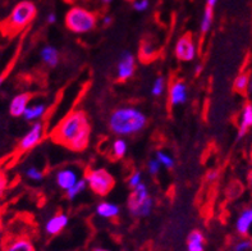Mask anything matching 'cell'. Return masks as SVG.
Segmentation results:
<instances>
[{"label":"cell","mask_w":252,"mask_h":251,"mask_svg":"<svg viewBox=\"0 0 252 251\" xmlns=\"http://www.w3.org/2000/svg\"><path fill=\"white\" fill-rule=\"evenodd\" d=\"M91 137V124L86 111L73 110L57 124L53 131V140L72 151L86 150Z\"/></svg>","instance_id":"obj_1"},{"label":"cell","mask_w":252,"mask_h":251,"mask_svg":"<svg viewBox=\"0 0 252 251\" xmlns=\"http://www.w3.org/2000/svg\"><path fill=\"white\" fill-rule=\"evenodd\" d=\"M108 126L109 130L117 136H133L146 128L147 115L134 107H121L112 111Z\"/></svg>","instance_id":"obj_2"},{"label":"cell","mask_w":252,"mask_h":251,"mask_svg":"<svg viewBox=\"0 0 252 251\" xmlns=\"http://www.w3.org/2000/svg\"><path fill=\"white\" fill-rule=\"evenodd\" d=\"M65 26L77 35L89 34L97 25V16L93 10L82 5H73L65 14Z\"/></svg>","instance_id":"obj_3"},{"label":"cell","mask_w":252,"mask_h":251,"mask_svg":"<svg viewBox=\"0 0 252 251\" xmlns=\"http://www.w3.org/2000/svg\"><path fill=\"white\" fill-rule=\"evenodd\" d=\"M154 205H155V201H154L153 196L150 195L147 184L144 183V182L134 190H132V192L128 196V212L134 218H146V216H149L153 213Z\"/></svg>","instance_id":"obj_4"},{"label":"cell","mask_w":252,"mask_h":251,"mask_svg":"<svg viewBox=\"0 0 252 251\" xmlns=\"http://www.w3.org/2000/svg\"><path fill=\"white\" fill-rule=\"evenodd\" d=\"M36 13H37V8L32 1L30 0L19 1L12 9L9 17L6 18L5 27L12 32L21 31L35 19Z\"/></svg>","instance_id":"obj_5"},{"label":"cell","mask_w":252,"mask_h":251,"mask_svg":"<svg viewBox=\"0 0 252 251\" xmlns=\"http://www.w3.org/2000/svg\"><path fill=\"white\" fill-rule=\"evenodd\" d=\"M85 179L87 187L99 196H106L110 194L115 186L114 176L105 168L90 169L85 176Z\"/></svg>","instance_id":"obj_6"},{"label":"cell","mask_w":252,"mask_h":251,"mask_svg":"<svg viewBox=\"0 0 252 251\" xmlns=\"http://www.w3.org/2000/svg\"><path fill=\"white\" fill-rule=\"evenodd\" d=\"M177 59L182 62H192L197 55V45L191 34H185L177 40L174 46Z\"/></svg>","instance_id":"obj_7"},{"label":"cell","mask_w":252,"mask_h":251,"mask_svg":"<svg viewBox=\"0 0 252 251\" xmlns=\"http://www.w3.org/2000/svg\"><path fill=\"white\" fill-rule=\"evenodd\" d=\"M42 137H44V123L41 121L32 123L30 130L22 136V139L18 143L19 151H30L33 147H36L38 143H41Z\"/></svg>","instance_id":"obj_8"},{"label":"cell","mask_w":252,"mask_h":251,"mask_svg":"<svg viewBox=\"0 0 252 251\" xmlns=\"http://www.w3.org/2000/svg\"><path fill=\"white\" fill-rule=\"evenodd\" d=\"M136 72V58L129 50L122 51L117 63V78L118 81H127L132 78Z\"/></svg>","instance_id":"obj_9"},{"label":"cell","mask_w":252,"mask_h":251,"mask_svg":"<svg viewBox=\"0 0 252 251\" xmlns=\"http://www.w3.org/2000/svg\"><path fill=\"white\" fill-rule=\"evenodd\" d=\"M55 183L61 190L67 192L69 188H72L77 182L80 181V173L78 171L72 167H65L62 168L55 173Z\"/></svg>","instance_id":"obj_10"},{"label":"cell","mask_w":252,"mask_h":251,"mask_svg":"<svg viewBox=\"0 0 252 251\" xmlns=\"http://www.w3.org/2000/svg\"><path fill=\"white\" fill-rule=\"evenodd\" d=\"M189 99V87L183 81L177 80L169 86L168 92V102L172 107L183 105Z\"/></svg>","instance_id":"obj_11"},{"label":"cell","mask_w":252,"mask_h":251,"mask_svg":"<svg viewBox=\"0 0 252 251\" xmlns=\"http://www.w3.org/2000/svg\"><path fill=\"white\" fill-rule=\"evenodd\" d=\"M69 224V216L65 213H57L51 215L46 223H45V233L49 236H57L64 229L67 228Z\"/></svg>","instance_id":"obj_12"},{"label":"cell","mask_w":252,"mask_h":251,"mask_svg":"<svg viewBox=\"0 0 252 251\" xmlns=\"http://www.w3.org/2000/svg\"><path fill=\"white\" fill-rule=\"evenodd\" d=\"M30 102H31V94L29 92H21V94L13 96L9 103L10 115L14 118L23 117L26 109L29 108Z\"/></svg>","instance_id":"obj_13"},{"label":"cell","mask_w":252,"mask_h":251,"mask_svg":"<svg viewBox=\"0 0 252 251\" xmlns=\"http://www.w3.org/2000/svg\"><path fill=\"white\" fill-rule=\"evenodd\" d=\"M252 228V208H247L238 215L236 220V231L238 235L247 236Z\"/></svg>","instance_id":"obj_14"},{"label":"cell","mask_w":252,"mask_h":251,"mask_svg":"<svg viewBox=\"0 0 252 251\" xmlns=\"http://www.w3.org/2000/svg\"><path fill=\"white\" fill-rule=\"evenodd\" d=\"M96 214L104 219H114L121 214V207L110 201H101L96 207Z\"/></svg>","instance_id":"obj_15"},{"label":"cell","mask_w":252,"mask_h":251,"mask_svg":"<svg viewBox=\"0 0 252 251\" xmlns=\"http://www.w3.org/2000/svg\"><path fill=\"white\" fill-rule=\"evenodd\" d=\"M48 110V107L44 103H36V104H30L29 108L26 109L25 114H23V119L31 123L35 122H40L41 118L44 117L45 113Z\"/></svg>","instance_id":"obj_16"},{"label":"cell","mask_w":252,"mask_h":251,"mask_svg":"<svg viewBox=\"0 0 252 251\" xmlns=\"http://www.w3.org/2000/svg\"><path fill=\"white\" fill-rule=\"evenodd\" d=\"M206 240L200 229H193L187 236V251H205Z\"/></svg>","instance_id":"obj_17"},{"label":"cell","mask_w":252,"mask_h":251,"mask_svg":"<svg viewBox=\"0 0 252 251\" xmlns=\"http://www.w3.org/2000/svg\"><path fill=\"white\" fill-rule=\"evenodd\" d=\"M40 58H41L42 63L46 64L48 67L54 68L59 63V51L55 46L45 45L44 48L40 50Z\"/></svg>","instance_id":"obj_18"},{"label":"cell","mask_w":252,"mask_h":251,"mask_svg":"<svg viewBox=\"0 0 252 251\" xmlns=\"http://www.w3.org/2000/svg\"><path fill=\"white\" fill-rule=\"evenodd\" d=\"M252 127V104L245 105L240 118V127H238V139L245 137V135L249 132L250 128Z\"/></svg>","instance_id":"obj_19"},{"label":"cell","mask_w":252,"mask_h":251,"mask_svg":"<svg viewBox=\"0 0 252 251\" xmlns=\"http://www.w3.org/2000/svg\"><path fill=\"white\" fill-rule=\"evenodd\" d=\"M4 251H36V249L31 240L26 237H16L6 244Z\"/></svg>","instance_id":"obj_20"},{"label":"cell","mask_w":252,"mask_h":251,"mask_svg":"<svg viewBox=\"0 0 252 251\" xmlns=\"http://www.w3.org/2000/svg\"><path fill=\"white\" fill-rule=\"evenodd\" d=\"M128 151V143L125 139H115L112 143V154L114 159H122L125 158Z\"/></svg>","instance_id":"obj_21"},{"label":"cell","mask_w":252,"mask_h":251,"mask_svg":"<svg viewBox=\"0 0 252 251\" xmlns=\"http://www.w3.org/2000/svg\"><path fill=\"white\" fill-rule=\"evenodd\" d=\"M213 22H214V9L206 6L204 10V14H202L201 22H200V32H201L202 35L210 31Z\"/></svg>","instance_id":"obj_22"},{"label":"cell","mask_w":252,"mask_h":251,"mask_svg":"<svg viewBox=\"0 0 252 251\" xmlns=\"http://www.w3.org/2000/svg\"><path fill=\"white\" fill-rule=\"evenodd\" d=\"M86 188H89L87 187L86 179H85V178H80V181L77 182L73 187L69 188V190H68L65 194H67V197L69 199V200H74V199L80 196L82 192H85V191H86Z\"/></svg>","instance_id":"obj_23"},{"label":"cell","mask_w":252,"mask_h":251,"mask_svg":"<svg viewBox=\"0 0 252 251\" xmlns=\"http://www.w3.org/2000/svg\"><path fill=\"white\" fill-rule=\"evenodd\" d=\"M155 159L160 163V166L166 169H172L174 167V158L166 151H163V150L157 151V158Z\"/></svg>","instance_id":"obj_24"},{"label":"cell","mask_w":252,"mask_h":251,"mask_svg":"<svg viewBox=\"0 0 252 251\" xmlns=\"http://www.w3.org/2000/svg\"><path fill=\"white\" fill-rule=\"evenodd\" d=\"M166 89V81L164 77H157L155 81L153 82V86H151V95L155 96V98H159L165 92Z\"/></svg>","instance_id":"obj_25"},{"label":"cell","mask_w":252,"mask_h":251,"mask_svg":"<svg viewBox=\"0 0 252 251\" xmlns=\"http://www.w3.org/2000/svg\"><path fill=\"white\" fill-rule=\"evenodd\" d=\"M250 87V76L247 73H241L234 80V90L238 92H245Z\"/></svg>","instance_id":"obj_26"},{"label":"cell","mask_w":252,"mask_h":251,"mask_svg":"<svg viewBox=\"0 0 252 251\" xmlns=\"http://www.w3.org/2000/svg\"><path fill=\"white\" fill-rule=\"evenodd\" d=\"M25 175H26V177L33 182H40L44 179V172L40 171V169L35 166L27 167L25 171Z\"/></svg>","instance_id":"obj_27"},{"label":"cell","mask_w":252,"mask_h":251,"mask_svg":"<svg viewBox=\"0 0 252 251\" xmlns=\"http://www.w3.org/2000/svg\"><path fill=\"white\" fill-rule=\"evenodd\" d=\"M155 57V49H154L153 45L150 42H145L141 46V58L142 61H150L151 58Z\"/></svg>","instance_id":"obj_28"},{"label":"cell","mask_w":252,"mask_h":251,"mask_svg":"<svg viewBox=\"0 0 252 251\" xmlns=\"http://www.w3.org/2000/svg\"><path fill=\"white\" fill-rule=\"evenodd\" d=\"M142 182H144V176H142V172L141 171L133 172V173L129 176V178H128V186H129L132 190H134L137 186H140Z\"/></svg>","instance_id":"obj_29"},{"label":"cell","mask_w":252,"mask_h":251,"mask_svg":"<svg viewBox=\"0 0 252 251\" xmlns=\"http://www.w3.org/2000/svg\"><path fill=\"white\" fill-rule=\"evenodd\" d=\"M252 241L249 239H242L233 245V251H251Z\"/></svg>","instance_id":"obj_30"},{"label":"cell","mask_w":252,"mask_h":251,"mask_svg":"<svg viewBox=\"0 0 252 251\" xmlns=\"http://www.w3.org/2000/svg\"><path fill=\"white\" fill-rule=\"evenodd\" d=\"M150 6V1L149 0H134L133 1V9L136 12H146Z\"/></svg>","instance_id":"obj_31"},{"label":"cell","mask_w":252,"mask_h":251,"mask_svg":"<svg viewBox=\"0 0 252 251\" xmlns=\"http://www.w3.org/2000/svg\"><path fill=\"white\" fill-rule=\"evenodd\" d=\"M160 168H161V166H160V163L157 159H151L147 163V172L151 176H157L160 172Z\"/></svg>","instance_id":"obj_32"},{"label":"cell","mask_w":252,"mask_h":251,"mask_svg":"<svg viewBox=\"0 0 252 251\" xmlns=\"http://www.w3.org/2000/svg\"><path fill=\"white\" fill-rule=\"evenodd\" d=\"M6 187H8V178H6V176L4 173L0 172V197L3 196Z\"/></svg>","instance_id":"obj_33"},{"label":"cell","mask_w":252,"mask_h":251,"mask_svg":"<svg viewBox=\"0 0 252 251\" xmlns=\"http://www.w3.org/2000/svg\"><path fill=\"white\" fill-rule=\"evenodd\" d=\"M206 178H208L209 182H214L219 178V172L217 169H213V171H209L208 175H206Z\"/></svg>","instance_id":"obj_34"},{"label":"cell","mask_w":252,"mask_h":251,"mask_svg":"<svg viewBox=\"0 0 252 251\" xmlns=\"http://www.w3.org/2000/svg\"><path fill=\"white\" fill-rule=\"evenodd\" d=\"M46 22H48L49 25H54V23L57 22V14H55V13H49L48 16H46Z\"/></svg>","instance_id":"obj_35"},{"label":"cell","mask_w":252,"mask_h":251,"mask_svg":"<svg viewBox=\"0 0 252 251\" xmlns=\"http://www.w3.org/2000/svg\"><path fill=\"white\" fill-rule=\"evenodd\" d=\"M112 22H113V18L110 16H108V14L102 17V25L104 26H110L112 25Z\"/></svg>","instance_id":"obj_36"},{"label":"cell","mask_w":252,"mask_h":251,"mask_svg":"<svg viewBox=\"0 0 252 251\" xmlns=\"http://www.w3.org/2000/svg\"><path fill=\"white\" fill-rule=\"evenodd\" d=\"M217 4L218 0H206V6H209V8H213V9H214Z\"/></svg>","instance_id":"obj_37"},{"label":"cell","mask_w":252,"mask_h":251,"mask_svg":"<svg viewBox=\"0 0 252 251\" xmlns=\"http://www.w3.org/2000/svg\"><path fill=\"white\" fill-rule=\"evenodd\" d=\"M201 71H202V66H201V64H197V66H196V68H195L196 76H198V74L201 73Z\"/></svg>","instance_id":"obj_38"},{"label":"cell","mask_w":252,"mask_h":251,"mask_svg":"<svg viewBox=\"0 0 252 251\" xmlns=\"http://www.w3.org/2000/svg\"><path fill=\"white\" fill-rule=\"evenodd\" d=\"M94 251H112L110 249H105V248H96L94 249Z\"/></svg>","instance_id":"obj_39"},{"label":"cell","mask_w":252,"mask_h":251,"mask_svg":"<svg viewBox=\"0 0 252 251\" xmlns=\"http://www.w3.org/2000/svg\"><path fill=\"white\" fill-rule=\"evenodd\" d=\"M4 80H5V76H4V74H1V76H0V86L3 85Z\"/></svg>","instance_id":"obj_40"},{"label":"cell","mask_w":252,"mask_h":251,"mask_svg":"<svg viewBox=\"0 0 252 251\" xmlns=\"http://www.w3.org/2000/svg\"><path fill=\"white\" fill-rule=\"evenodd\" d=\"M100 1H101V3H104V4H110L112 1H114V0H100Z\"/></svg>","instance_id":"obj_41"},{"label":"cell","mask_w":252,"mask_h":251,"mask_svg":"<svg viewBox=\"0 0 252 251\" xmlns=\"http://www.w3.org/2000/svg\"><path fill=\"white\" fill-rule=\"evenodd\" d=\"M249 181H250V183H251V186H252V171H251V173H250V176H249Z\"/></svg>","instance_id":"obj_42"},{"label":"cell","mask_w":252,"mask_h":251,"mask_svg":"<svg viewBox=\"0 0 252 251\" xmlns=\"http://www.w3.org/2000/svg\"><path fill=\"white\" fill-rule=\"evenodd\" d=\"M68 3H77V1H81V0H67Z\"/></svg>","instance_id":"obj_43"},{"label":"cell","mask_w":252,"mask_h":251,"mask_svg":"<svg viewBox=\"0 0 252 251\" xmlns=\"http://www.w3.org/2000/svg\"><path fill=\"white\" fill-rule=\"evenodd\" d=\"M250 90H252V77L251 78H250V87H249Z\"/></svg>","instance_id":"obj_44"},{"label":"cell","mask_w":252,"mask_h":251,"mask_svg":"<svg viewBox=\"0 0 252 251\" xmlns=\"http://www.w3.org/2000/svg\"><path fill=\"white\" fill-rule=\"evenodd\" d=\"M127 1H132V3H133V1H134V0H127Z\"/></svg>","instance_id":"obj_45"}]
</instances>
